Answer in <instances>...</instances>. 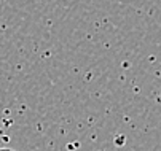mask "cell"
<instances>
[{
    "label": "cell",
    "instance_id": "obj_1",
    "mask_svg": "<svg viewBox=\"0 0 161 151\" xmlns=\"http://www.w3.org/2000/svg\"><path fill=\"white\" fill-rule=\"evenodd\" d=\"M0 151H14V149H10V148H3V149H0Z\"/></svg>",
    "mask_w": 161,
    "mask_h": 151
}]
</instances>
